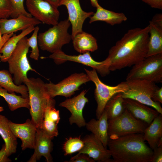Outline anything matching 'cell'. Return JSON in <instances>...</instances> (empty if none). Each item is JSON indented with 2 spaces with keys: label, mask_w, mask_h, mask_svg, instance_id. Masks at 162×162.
Here are the masks:
<instances>
[{
  "label": "cell",
  "mask_w": 162,
  "mask_h": 162,
  "mask_svg": "<svg viewBox=\"0 0 162 162\" xmlns=\"http://www.w3.org/2000/svg\"><path fill=\"white\" fill-rule=\"evenodd\" d=\"M27 39L26 36L19 42L7 61L8 71L13 74L14 82L18 86L27 80V73L29 71L36 72L31 67L27 57L29 47Z\"/></svg>",
  "instance_id": "5b68a950"
},
{
  "label": "cell",
  "mask_w": 162,
  "mask_h": 162,
  "mask_svg": "<svg viewBox=\"0 0 162 162\" xmlns=\"http://www.w3.org/2000/svg\"><path fill=\"white\" fill-rule=\"evenodd\" d=\"M84 70L90 81L95 85L94 98L97 105L96 115L98 119L102 114L108 100L116 94L125 92L128 89V86L126 81L122 82L114 86L106 85L100 80L95 69L88 70L85 68Z\"/></svg>",
  "instance_id": "9c48e42d"
},
{
  "label": "cell",
  "mask_w": 162,
  "mask_h": 162,
  "mask_svg": "<svg viewBox=\"0 0 162 162\" xmlns=\"http://www.w3.org/2000/svg\"><path fill=\"white\" fill-rule=\"evenodd\" d=\"M85 126L87 129L96 136L104 146L107 148L109 138L108 134V120L106 112L104 110L99 119H91L86 123Z\"/></svg>",
  "instance_id": "44dd1931"
},
{
  "label": "cell",
  "mask_w": 162,
  "mask_h": 162,
  "mask_svg": "<svg viewBox=\"0 0 162 162\" xmlns=\"http://www.w3.org/2000/svg\"><path fill=\"white\" fill-rule=\"evenodd\" d=\"M11 161L9 158L5 151V144L3 145L0 150V162H8Z\"/></svg>",
  "instance_id": "74e56055"
},
{
  "label": "cell",
  "mask_w": 162,
  "mask_h": 162,
  "mask_svg": "<svg viewBox=\"0 0 162 162\" xmlns=\"http://www.w3.org/2000/svg\"><path fill=\"white\" fill-rule=\"evenodd\" d=\"M143 138L152 150L162 146V114H159L145 129Z\"/></svg>",
  "instance_id": "ffe728a7"
},
{
  "label": "cell",
  "mask_w": 162,
  "mask_h": 162,
  "mask_svg": "<svg viewBox=\"0 0 162 162\" xmlns=\"http://www.w3.org/2000/svg\"><path fill=\"white\" fill-rule=\"evenodd\" d=\"M8 122L6 117L0 114V135L4 142L5 151L8 157L16 152L17 144V138L12 131Z\"/></svg>",
  "instance_id": "cb8c5ba5"
},
{
  "label": "cell",
  "mask_w": 162,
  "mask_h": 162,
  "mask_svg": "<svg viewBox=\"0 0 162 162\" xmlns=\"http://www.w3.org/2000/svg\"><path fill=\"white\" fill-rule=\"evenodd\" d=\"M27 87L32 121L40 128L44 112L49 99L44 83L40 78H28L24 83Z\"/></svg>",
  "instance_id": "3957f363"
},
{
  "label": "cell",
  "mask_w": 162,
  "mask_h": 162,
  "mask_svg": "<svg viewBox=\"0 0 162 162\" xmlns=\"http://www.w3.org/2000/svg\"><path fill=\"white\" fill-rule=\"evenodd\" d=\"M126 82L128 89L122 93L124 98L135 100L152 107L162 114L160 103L152 99L154 92L158 88L155 83L141 80H127Z\"/></svg>",
  "instance_id": "52a82bcc"
},
{
  "label": "cell",
  "mask_w": 162,
  "mask_h": 162,
  "mask_svg": "<svg viewBox=\"0 0 162 162\" xmlns=\"http://www.w3.org/2000/svg\"><path fill=\"white\" fill-rule=\"evenodd\" d=\"M122 13H117L105 9L100 5L96 8L95 13L90 17L89 23L97 21L105 22L112 26L119 24L127 20Z\"/></svg>",
  "instance_id": "7402d4cb"
},
{
  "label": "cell",
  "mask_w": 162,
  "mask_h": 162,
  "mask_svg": "<svg viewBox=\"0 0 162 162\" xmlns=\"http://www.w3.org/2000/svg\"><path fill=\"white\" fill-rule=\"evenodd\" d=\"M126 108L135 118L149 125L160 114L152 107L129 98H124Z\"/></svg>",
  "instance_id": "ac0fdd59"
},
{
  "label": "cell",
  "mask_w": 162,
  "mask_h": 162,
  "mask_svg": "<svg viewBox=\"0 0 162 162\" xmlns=\"http://www.w3.org/2000/svg\"><path fill=\"white\" fill-rule=\"evenodd\" d=\"M24 0H12L14 11L10 17L14 18L20 15H23L32 17V16L25 10L24 5Z\"/></svg>",
  "instance_id": "d6a6232c"
},
{
  "label": "cell",
  "mask_w": 162,
  "mask_h": 162,
  "mask_svg": "<svg viewBox=\"0 0 162 162\" xmlns=\"http://www.w3.org/2000/svg\"><path fill=\"white\" fill-rule=\"evenodd\" d=\"M34 28V26H31L22 30L18 35L14 34L10 38L4 43L1 49L0 53L2 54L0 58L1 61L4 62H7L19 42L22 38L33 31Z\"/></svg>",
  "instance_id": "484cf974"
},
{
  "label": "cell",
  "mask_w": 162,
  "mask_h": 162,
  "mask_svg": "<svg viewBox=\"0 0 162 162\" xmlns=\"http://www.w3.org/2000/svg\"><path fill=\"white\" fill-rule=\"evenodd\" d=\"M82 140L84 146L77 154H86L98 162H112L109 149L106 148L101 141L93 134L86 135Z\"/></svg>",
  "instance_id": "9a60e30c"
},
{
  "label": "cell",
  "mask_w": 162,
  "mask_h": 162,
  "mask_svg": "<svg viewBox=\"0 0 162 162\" xmlns=\"http://www.w3.org/2000/svg\"><path fill=\"white\" fill-rule=\"evenodd\" d=\"M149 26L129 30L110 49L105 59L110 71L130 67L146 57L148 50Z\"/></svg>",
  "instance_id": "6da1fadb"
},
{
  "label": "cell",
  "mask_w": 162,
  "mask_h": 162,
  "mask_svg": "<svg viewBox=\"0 0 162 162\" xmlns=\"http://www.w3.org/2000/svg\"><path fill=\"white\" fill-rule=\"evenodd\" d=\"M39 29L38 26L35 27L32 35L27 39L28 45L32 49L30 57L36 61L38 60L40 55L38 40V33Z\"/></svg>",
  "instance_id": "4dcf8cb0"
},
{
  "label": "cell",
  "mask_w": 162,
  "mask_h": 162,
  "mask_svg": "<svg viewBox=\"0 0 162 162\" xmlns=\"http://www.w3.org/2000/svg\"><path fill=\"white\" fill-rule=\"evenodd\" d=\"M148 125L134 118L125 108L123 113L118 117L108 120L109 139H115L133 134L143 133Z\"/></svg>",
  "instance_id": "ba28073f"
},
{
  "label": "cell",
  "mask_w": 162,
  "mask_h": 162,
  "mask_svg": "<svg viewBox=\"0 0 162 162\" xmlns=\"http://www.w3.org/2000/svg\"><path fill=\"white\" fill-rule=\"evenodd\" d=\"M4 110L3 107L2 106H0V112Z\"/></svg>",
  "instance_id": "7bdbcfd3"
},
{
  "label": "cell",
  "mask_w": 162,
  "mask_h": 162,
  "mask_svg": "<svg viewBox=\"0 0 162 162\" xmlns=\"http://www.w3.org/2000/svg\"><path fill=\"white\" fill-rule=\"evenodd\" d=\"M84 142L80 136L76 137H70L64 143L63 148L64 155L71 154L79 151L84 146Z\"/></svg>",
  "instance_id": "f546056e"
},
{
  "label": "cell",
  "mask_w": 162,
  "mask_h": 162,
  "mask_svg": "<svg viewBox=\"0 0 162 162\" xmlns=\"http://www.w3.org/2000/svg\"><path fill=\"white\" fill-rule=\"evenodd\" d=\"M145 141L142 133L109 139L107 146L112 162H150L153 151Z\"/></svg>",
  "instance_id": "7a4b0ae2"
},
{
  "label": "cell",
  "mask_w": 162,
  "mask_h": 162,
  "mask_svg": "<svg viewBox=\"0 0 162 162\" xmlns=\"http://www.w3.org/2000/svg\"><path fill=\"white\" fill-rule=\"evenodd\" d=\"M153 151L150 162H162V146L156 147L153 150Z\"/></svg>",
  "instance_id": "e575fe53"
},
{
  "label": "cell",
  "mask_w": 162,
  "mask_h": 162,
  "mask_svg": "<svg viewBox=\"0 0 162 162\" xmlns=\"http://www.w3.org/2000/svg\"><path fill=\"white\" fill-rule=\"evenodd\" d=\"M152 100L155 102L162 103V87L158 88L154 92L152 98Z\"/></svg>",
  "instance_id": "8d00e7d4"
},
{
  "label": "cell",
  "mask_w": 162,
  "mask_h": 162,
  "mask_svg": "<svg viewBox=\"0 0 162 162\" xmlns=\"http://www.w3.org/2000/svg\"><path fill=\"white\" fill-rule=\"evenodd\" d=\"M148 25L149 36L146 57L162 53V25L151 21Z\"/></svg>",
  "instance_id": "603a6c76"
},
{
  "label": "cell",
  "mask_w": 162,
  "mask_h": 162,
  "mask_svg": "<svg viewBox=\"0 0 162 162\" xmlns=\"http://www.w3.org/2000/svg\"><path fill=\"white\" fill-rule=\"evenodd\" d=\"M48 2L53 6L58 8L60 0H44Z\"/></svg>",
  "instance_id": "ab89813d"
},
{
  "label": "cell",
  "mask_w": 162,
  "mask_h": 162,
  "mask_svg": "<svg viewBox=\"0 0 162 162\" xmlns=\"http://www.w3.org/2000/svg\"><path fill=\"white\" fill-rule=\"evenodd\" d=\"M28 13L42 23L54 26L58 22L60 12L57 8L44 0H26Z\"/></svg>",
  "instance_id": "7c38bea8"
},
{
  "label": "cell",
  "mask_w": 162,
  "mask_h": 162,
  "mask_svg": "<svg viewBox=\"0 0 162 162\" xmlns=\"http://www.w3.org/2000/svg\"><path fill=\"white\" fill-rule=\"evenodd\" d=\"M0 96L4 98L11 111L21 107L30 109L29 98H25L21 96L16 95L14 92L9 93L1 86Z\"/></svg>",
  "instance_id": "f1b7e54d"
},
{
  "label": "cell",
  "mask_w": 162,
  "mask_h": 162,
  "mask_svg": "<svg viewBox=\"0 0 162 162\" xmlns=\"http://www.w3.org/2000/svg\"><path fill=\"white\" fill-rule=\"evenodd\" d=\"M87 92L86 90H83L76 96L67 99L59 105L65 108L70 112L69 121L71 125L75 124L79 128L85 126L86 122L83 116L82 111L86 104L88 102V99L85 96Z\"/></svg>",
  "instance_id": "5bb4252c"
},
{
  "label": "cell",
  "mask_w": 162,
  "mask_h": 162,
  "mask_svg": "<svg viewBox=\"0 0 162 162\" xmlns=\"http://www.w3.org/2000/svg\"><path fill=\"white\" fill-rule=\"evenodd\" d=\"M125 109L124 98L122 93L113 95L107 102L104 109L107 115L108 120L115 119L121 115Z\"/></svg>",
  "instance_id": "83f0119b"
},
{
  "label": "cell",
  "mask_w": 162,
  "mask_h": 162,
  "mask_svg": "<svg viewBox=\"0 0 162 162\" xmlns=\"http://www.w3.org/2000/svg\"><path fill=\"white\" fill-rule=\"evenodd\" d=\"M72 40L74 50L80 54L93 52L98 49L96 38L83 31L76 34Z\"/></svg>",
  "instance_id": "d4e9b609"
},
{
  "label": "cell",
  "mask_w": 162,
  "mask_h": 162,
  "mask_svg": "<svg viewBox=\"0 0 162 162\" xmlns=\"http://www.w3.org/2000/svg\"><path fill=\"white\" fill-rule=\"evenodd\" d=\"M49 58L52 59L57 65L62 64L68 61L81 63L95 69L102 76L108 74L110 71L109 70V64L106 59L100 62L96 61L92 58L89 52L78 55H70L60 50L52 53Z\"/></svg>",
  "instance_id": "8fae6325"
},
{
  "label": "cell",
  "mask_w": 162,
  "mask_h": 162,
  "mask_svg": "<svg viewBox=\"0 0 162 162\" xmlns=\"http://www.w3.org/2000/svg\"><path fill=\"white\" fill-rule=\"evenodd\" d=\"M92 158L85 154H76L71 158L69 162H95Z\"/></svg>",
  "instance_id": "836d02e7"
},
{
  "label": "cell",
  "mask_w": 162,
  "mask_h": 162,
  "mask_svg": "<svg viewBox=\"0 0 162 162\" xmlns=\"http://www.w3.org/2000/svg\"><path fill=\"white\" fill-rule=\"evenodd\" d=\"M145 80L162 82V53L146 57L133 66L126 80Z\"/></svg>",
  "instance_id": "8992f818"
},
{
  "label": "cell",
  "mask_w": 162,
  "mask_h": 162,
  "mask_svg": "<svg viewBox=\"0 0 162 162\" xmlns=\"http://www.w3.org/2000/svg\"><path fill=\"white\" fill-rule=\"evenodd\" d=\"M52 139L41 128H37L35 135L34 152L28 162H36L42 156L45 158L47 162H52V158L51 154L53 147Z\"/></svg>",
  "instance_id": "e0dca14e"
},
{
  "label": "cell",
  "mask_w": 162,
  "mask_h": 162,
  "mask_svg": "<svg viewBox=\"0 0 162 162\" xmlns=\"http://www.w3.org/2000/svg\"><path fill=\"white\" fill-rule=\"evenodd\" d=\"M2 35H3L2 34L1 32L0 31V44L1 43L2 40Z\"/></svg>",
  "instance_id": "b9f144b4"
},
{
  "label": "cell",
  "mask_w": 162,
  "mask_h": 162,
  "mask_svg": "<svg viewBox=\"0 0 162 162\" xmlns=\"http://www.w3.org/2000/svg\"><path fill=\"white\" fill-rule=\"evenodd\" d=\"M90 1L92 6L96 8L100 6L98 3V0H90Z\"/></svg>",
  "instance_id": "60d3db41"
},
{
  "label": "cell",
  "mask_w": 162,
  "mask_h": 162,
  "mask_svg": "<svg viewBox=\"0 0 162 162\" xmlns=\"http://www.w3.org/2000/svg\"><path fill=\"white\" fill-rule=\"evenodd\" d=\"M8 123L16 137L21 140L22 150L34 149L38 128L32 120L28 119L22 124L15 123L9 120Z\"/></svg>",
  "instance_id": "2e32d148"
},
{
  "label": "cell",
  "mask_w": 162,
  "mask_h": 162,
  "mask_svg": "<svg viewBox=\"0 0 162 162\" xmlns=\"http://www.w3.org/2000/svg\"><path fill=\"white\" fill-rule=\"evenodd\" d=\"M14 11L12 0H0V19L11 16Z\"/></svg>",
  "instance_id": "1f68e13d"
},
{
  "label": "cell",
  "mask_w": 162,
  "mask_h": 162,
  "mask_svg": "<svg viewBox=\"0 0 162 162\" xmlns=\"http://www.w3.org/2000/svg\"><path fill=\"white\" fill-rule=\"evenodd\" d=\"M42 23L34 17L20 15L16 18L0 19V31L2 35L14 33Z\"/></svg>",
  "instance_id": "d6986e66"
},
{
  "label": "cell",
  "mask_w": 162,
  "mask_h": 162,
  "mask_svg": "<svg viewBox=\"0 0 162 162\" xmlns=\"http://www.w3.org/2000/svg\"><path fill=\"white\" fill-rule=\"evenodd\" d=\"M90 81L86 74L75 73L71 74L57 84L45 83L47 92L50 98L57 96L70 97L79 90L80 86Z\"/></svg>",
  "instance_id": "30bf717a"
},
{
  "label": "cell",
  "mask_w": 162,
  "mask_h": 162,
  "mask_svg": "<svg viewBox=\"0 0 162 162\" xmlns=\"http://www.w3.org/2000/svg\"><path fill=\"white\" fill-rule=\"evenodd\" d=\"M152 8L162 9V0H141Z\"/></svg>",
  "instance_id": "d590c367"
},
{
  "label": "cell",
  "mask_w": 162,
  "mask_h": 162,
  "mask_svg": "<svg viewBox=\"0 0 162 162\" xmlns=\"http://www.w3.org/2000/svg\"><path fill=\"white\" fill-rule=\"evenodd\" d=\"M71 26L68 19L61 20L38 36V45L42 50L53 53L62 50V47L72 40L68 32Z\"/></svg>",
  "instance_id": "277c9868"
},
{
  "label": "cell",
  "mask_w": 162,
  "mask_h": 162,
  "mask_svg": "<svg viewBox=\"0 0 162 162\" xmlns=\"http://www.w3.org/2000/svg\"><path fill=\"white\" fill-rule=\"evenodd\" d=\"M0 86L6 89L9 93L16 92L20 94L25 98H29L27 87L25 85L19 86L14 82L11 74L8 70H0Z\"/></svg>",
  "instance_id": "4316f807"
},
{
  "label": "cell",
  "mask_w": 162,
  "mask_h": 162,
  "mask_svg": "<svg viewBox=\"0 0 162 162\" xmlns=\"http://www.w3.org/2000/svg\"><path fill=\"white\" fill-rule=\"evenodd\" d=\"M14 34V33H11L10 34H4L2 35V40L0 44V51L2 46L5 42L11 37ZM1 56V55L0 53V58Z\"/></svg>",
  "instance_id": "f35d334b"
},
{
  "label": "cell",
  "mask_w": 162,
  "mask_h": 162,
  "mask_svg": "<svg viewBox=\"0 0 162 162\" xmlns=\"http://www.w3.org/2000/svg\"><path fill=\"white\" fill-rule=\"evenodd\" d=\"M62 5L65 6L68 10V19L72 26V39L76 34L83 31L82 28L85 21L94 13L83 10L80 5V0H60L58 7Z\"/></svg>",
  "instance_id": "4fadbf2b"
}]
</instances>
